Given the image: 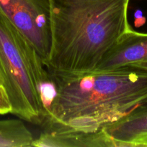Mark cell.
I'll use <instances>...</instances> for the list:
<instances>
[{"mask_svg":"<svg viewBox=\"0 0 147 147\" xmlns=\"http://www.w3.org/2000/svg\"><path fill=\"white\" fill-rule=\"evenodd\" d=\"M56 95L45 129L95 132L147 105V70L126 65L66 74L48 70Z\"/></svg>","mask_w":147,"mask_h":147,"instance_id":"6da1fadb","label":"cell"},{"mask_svg":"<svg viewBox=\"0 0 147 147\" xmlns=\"http://www.w3.org/2000/svg\"><path fill=\"white\" fill-rule=\"evenodd\" d=\"M50 49L48 70L66 74L94 71L130 27V0H49Z\"/></svg>","mask_w":147,"mask_h":147,"instance_id":"7a4b0ae2","label":"cell"},{"mask_svg":"<svg viewBox=\"0 0 147 147\" xmlns=\"http://www.w3.org/2000/svg\"><path fill=\"white\" fill-rule=\"evenodd\" d=\"M50 74L33 45L0 14V80L11 113L36 125L46 113L40 96Z\"/></svg>","mask_w":147,"mask_h":147,"instance_id":"3957f363","label":"cell"},{"mask_svg":"<svg viewBox=\"0 0 147 147\" xmlns=\"http://www.w3.org/2000/svg\"><path fill=\"white\" fill-rule=\"evenodd\" d=\"M4 16L35 48L46 67L50 49L49 0H0Z\"/></svg>","mask_w":147,"mask_h":147,"instance_id":"277c9868","label":"cell"},{"mask_svg":"<svg viewBox=\"0 0 147 147\" xmlns=\"http://www.w3.org/2000/svg\"><path fill=\"white\" fill-rule=\"evenodd\" d=\"M147 61V33L134 31L131 27L118 39L95 70H110Z\"/></svg>","mask_w":147,"mask_h":147,"instance_id":"5b68a950","label":"cell"},{"mask_svg":"<svg viewBox=\"0 0 147 147\" xmlns=\"http://www.w3.org/2000/svg\"><path fill=\"white\" fill-rule=\"evenodd\" d=\"M33 146L40 147H114L112 141L102 129L83 132L63 129H45Z\"/></svg>","mask_w":147,"mask_h":147,"instance_id":"8992f818","label":"cell"},{"mask_svg":"<svg viewBox=\"0 0 147 147\" xmlns=\"http://www.w3.org/2000/svg\"><path fill=\"white\" fill-rule=\"evenodd\" d=\"M114 147H133L137 139L147 135V105L102 128Z\"/></svg>","mask_w":147,"mask_h":147,"instance_id":"52a82bcc","label":"cell"},{"mask_svg":"<svg viewBox=\"0 0 147 147\" xmlns=\"http://www.w3.org/2000/svg\"><path fill=\"white\" fill-rule=\"evenodd\" d=\"M34 140L30 131L20 119L0 120V147L33 146Z\"/></svg>","mask_w":147,"mask_h":147,"instance_id":"ba28073f","label":"cell"},{"mask_svg":"<svg viewBox=\"0 0 147 147\" xmlns=\"http://www.w3.org/2000/svg\"><path fill=\"white\" fill-rule=\"evenodd\" d=\"M12 108L5 90L0 86V115L11 113Z\"/></svg>","mask_w":147,"mask_h":147,"instance_id":"9c48e42d","label":"cell"},{"mask_svg":"<svg viewBox=\"0 0 147 147\" xmlns=\"http://www.w3.org/2000/svg\"><path fill=\"white\" fill-rule=\"evenodd\" d=\"M134 146H147V135L137 139L133 143Z\"/></svg>","mask_w":147,"mask_h":147,"instance_id":"30bf717a","label":"cell"},{"mask_svg":"<svg viewBox=\"0 0 147 147\" xmlns=\"http://www.w3.org/2000/svg\"><path fill=\"white\" fill-rule=\"evenodd\" d=\"M130 65H133V66H135V67H141V68H144L147 70V61L146 62H141V63H134V64H131Z\"/></svg>","mask_w":147,"mask_h":147,"instance_id":"8fae6325","label":"cell"},{"mask_svg":"<svg viewBox=\"0 0 147 147\" xmlns=\"http://www.w3.org/2000/svg\"><path fill=\"white\" fill-rule=\"evenodd\" d=\"M0 86H2V85H1V80H0Z\"/></svg>","mask_w":147,"mask_h":147,"instance_id":"7c38bea8","label":"cell"}]
</instances>
